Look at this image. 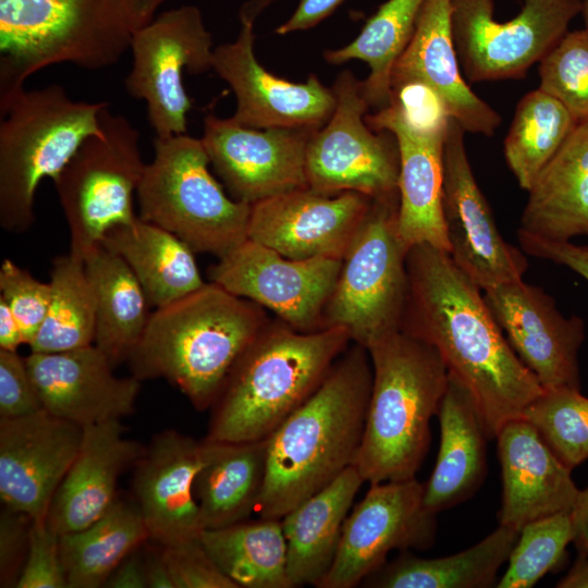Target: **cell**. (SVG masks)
Masks as SVG:
<instances>
[{
  "label": "cell",
  "instance_id": "cell-37",
  "mask_svg": "<svg viewBox=\"0 0 588 588\" xmlns=\"http://www.w3.org/2000/svg\"><path fill=\"white\" fill-rule=\"evenodd\" d=\"M424 1H385L352 42L324 51V59L332 64L357 59L369 65L370 73L362 82V94L369 106L381 109L388 105L393 68L413 36Z\"/></svg>",
  "mask_w": 588,
  "mask_h": 588
},
{
  "label": "cell",
  "instance_id": "cell-26",
  "mask_svg": "<svg viewBox=\"0 0 588 588\" xmlns=\"http://www.w3.org/2000/svg\"><path fill=\"white\" fill-rule=\"evenodd\" d=\"M392 77H415L429 84L465 132L491 136L500 126V114L471 90L461 73L451 28V0L424 1Z\"/></svg>",
  "mask_w": 588,
  "mask_h": 588
},
{
  "label": "cell",
  "instance_id": "cell-16",
  "mask_svg": "<svg viewBox=\"0 0 588 588\" xmlns=\"http://www.w3.org/2000/svg\"><path fill=\"white\" fill-rule=\"evenodd\" d=\"M342 260L290 259L250 238L208 269L211 282L253 301L293 329H323V311L336 282Z\"/></svg>",
  "mask_w": 588,
  "mask_h": 588
},
{
  "label": "cell",
  "instance_id": "cell-51",
  "mask_svg": "<svg viewBox=\"0 0 588 588\" xmlns=\"http://www.w3.org/2000/svg\"><path fill=\"white\" fill-rule=\"evenodd\" d=\"M105 587L145 588L147 587L144 560L136 551L125 558L113 571Z\"/></svg>",
  "mask_w": 588,
  "mask_h": 588
},
{
  "label": "cell",
  "instance_id": "cell-4",
  "mask_svg": "<svg viewBox=\"0 0 588 588\" xmlns=\"http://www.w3.org/2000/svg\"><path fill=\"white\" fill-rule=\"evenodd\" d=\"M352 343L343 328L301 332L270 318L231 368L211 406L207 439L269 438L319 388Z\"/></svg>",
  "mask_w": 588,
  "mask_h": 588
},
{
  "label": "cell",
  "instance_id": "cell-41",
  "mask_svg": "<svg viewBox=\"0 0 588 588\" xmlns=\"http://www.w3.org/2000/svg\"><path fill=\"white\" fill-rule=\"evenodd\" d=\"M569 513H559L524 526L507 560L498 588H530L563 560L573 542Z\"/></svg>",
  "mask_w": 588,
  "mask_h": 588
},
{
  "label": "cell",
  "instance_id": "cell-35",
  "mask_svg": "<svg viewBox=\"0 0 588 588\" xmlns=\"http://www.w3.org/2000/svg\"><path fill=\"white\" fill-rule=\"evenodd\" d=\"M148 539L137 503L118 497L89 526L60 535L68 588L105 587L119 564Z\"/></svg>",
  "mask_w": 588,
  "mask_h": 588
},
{
  "label": "cell",
  "instance_id": "cell-21",
  "mask_svg": "<svg viewBox=\"0 0 588 588\" xmlns=\"http://www.w3.org/2000/svg\"><path fill=\"white\" fill-rule=\"evenodd\" d=\"M82 438V426L46 409L0 418V499L4 506L33 520H46Z\"/></svg>",
  "mask_w": 588,
  "mask_h": 588
},
{
  "label": "cell",
  "instance_id": "cell-32",
  "mask_svg": "<svg viewBox=\"0 0 588 588\" xmlns=\"http://www.w3.org/2000/svg\"><path fill=\"white\" fill-rule=\"evenodd\" d=\"M83 260L95 297L94 344L115 368L127 362L138 345L151 306L133 271L118 254L99 243Z\"/></svg>",
  "mask_w": 588,
  "mask_h": 588
},
{
  "label": "cell",
  "instance_id": "cell-1",
  "mask_svg": "<svg viewBox=\"0 0 588 588\" xmlns=\"http://www.w3.org/2000/svg\"><path fill=\"white\" fill-rule=\"evenodd\" d=\"M408 294L401 329L432 345L471 395L488 437L520 418L542 392L486 303L482 290L430 244L406 256Z\"/></svg>",
  "mask_w": 588,
  "mask_h": 588
},
{
  "label": "cell",
  "instance_id": "cell-28",
  "mask_svg": "<svg viewBox=\"0 0 588 588\" xmlns=\"http://www.w3.org/2000/svg\"><path fill=\"white\" fill-rule=\"evenodd\" d=\"M365 121L376 132H390L397 143V230L402 242L408 249L426 243L449 253L442 211L445 138L417 136L397 122L376 114L366 115Z\"/></svg>",
  "mask_w": 588,
  "mask_h": 588
},
{
  "label": "cell",
  "instance_id": "cell-8",
  "mask_svg": "<svg viewBox=\"0 0 588 588\" xmlns=\"http://www.w3.org/2000/svg\"><path fill=\"white\" fill-rule=\"evenodd\" d=\"M154 148L136 189L140 219L218 258L248 238L250 205L224 193L200 138L156 136Z\"/></svg>",
  "mask_w": 588,
  "mask_h": 588
},
{
  "label": "cell",
  "instance_id": "cell-31",
  "mask_svg": "<svg viewBox=\"0 0 588 588\" xmlns=\"http://www.w3.org/2000/svg\"><path fill=\"white\" fill-rule=\"evenodd\" d=\"M100 243L124 259L155 309L205 284L195 252L173 233L139 217L110 229Z\"/></svg>",
  "mask_w": 588,
  "mask_h": 588
},
{
  "label": "cell",
  "instance_id": "cell-22",
  "mask_svg": "<svg viewBox=\"0 0 588 588\" xmlns=\"http://www.w3.org/2000/svg\"><path fill=\"white\" fill-rule=\"evenodd\" d=\"M216 441L176 430L156 434L134 465L132 488L149 539L161 547L200 538L204 527L193 485Z\"/></svg>",
  "mask_w": 588,
  "mask_h": 588
},
{
  "label": "cell",
  "instance_id": "cell-50",
  "mask_svg": "<svg viewBox=\"0 0 588 588\" xmlns=\"http://www.w3.org/2000/svg\"><path fill=\"white\" fill-rule=\"evenodd\" d=\"M344 0H301L291 17L275 28V34L305 30L329 16Z\"/></svg>",
  "mask_w": 588,
  "mask_h": 588
},
{
  "label": "cell",
  "instance_id": "cell-14",
  "mask_svg": "<svg viewBox=\"0 0 588 588\" xmlns=\"http://www.w3.org/2000/svg\"><path fill=\"white\" fill-rule=\"evenodd\" d=\"M437 515L424 505L416 478L370 485L343 524L335 559L318 588H353L378 571L393 550H426Z\"/></svg>",
  "mask_w": 588,
  "mask_h": 588
},
{
  "label": "cell",
  "instance_id": "cell-18",
  "mask_svg": "<svg viewBox=\"0 0 588 588\" xmlns=\"http://www.w3.org/2000/svg\"><path fill=\"white\" fill-rule=\"evenodd\" d=\"M310 128H253L232 118L208 114L201 143L210 163L235 200L253 205L306 187Z\"/></svg>",
  "mask_w": 588,
  "mask_h": 588
},
{
  "label": "cell",
  "instance_id": "cell-33",
  "mask_svg": "<svg viewBox=\"0 0 588 588\" xmlns=\"http://www.w3.org/2000/svg\"><path fill=\"white\" fill-rule=\"evenodd\" d=\"M268 439L216 441L193 485L204 529L233 525L256 513L267 474Z\"/></svg>",
  "mask_w": 588,
  "mask_h": 588
},
{
  "label": "cell",
  "instance_id": "cell-47",
  "mask_svg": "<svg viewBox=\"0 0 588 588\" xmlns=\"http://www.w3.org/2000/svg\"><path fill=\"white\" fill-rule=\"evenodd\" d=\"M44 409L26 359L17 351L0 348V418H15Z\"/></svg>",
  "mask_w": 588,
  "mask_h": 588
},
{
  "label": "cell",
  "instance_id": "cell-9",
  "mask_svg": "<svg viewBox=\"0 0 588 588\" xmlns=\"http://www.w3.org/2000/svg\"><path fill=\"white\" fill-rule=\"evenodd\" d=\"M397 212L399 194L372 199L323 311V329L343 328L366 348L401 329L405 311L408 248L399 234Z\"/></svg>",
  "mask_w": 588,
  "mask_h": 588
},
{
  "label": "cell",
  "instance_id": "cell-11",
  "mask_svg": "<svg viewBox=\"0 0 588 588\" xmlns=\"http://www.w3.org/2000/svg\"><path fill=\"white\" fill-rule=\"evenodd\" d=\"M332 90L334 111L307 143V186L323 194L357 192L372 199L397 195V143L390 132H376L366 123L370 106L362 82L343 71Z\"/></svg>",
  "mask_w": 588,
  "mask_h": 588
},
{
  "label": "cell",
  "instance_id": "cell-19",
  "mask_svg": "<svg viewBox=\"0 0 588 588\" xmlns=\"http://www.w3.org/2000/svg\"><path fill=\"white\" fill-rule=\"evenodd\" d=\"M482 292L509 343L542 389L579 390L584 320L565 317L549 294L523 279Z\"/></svg>",
  "mask_w": 588,
  "mask_h": 588
},
{
  "label": "cell",
  "instance_id": "cell-15",
  "mask_svg": "<svg viewBox=\"0 0 588 588\" xmlns=\"http://www.w3.org/2000/svg\"><path fill=\"white\" fill-rule=\"evenodd\" d=\"M273 0H249L240 9L241 28L233 42L213 49L212 70L236 97L231 117L253 128L292 127L317 130L332 115L335 97L311 74L293 83L271 74L254 53V23Z\"/></svg>",
  "mask_w": 588,
  "mask_h": 588
},
{
  "label": "cell",
  "instance_id": "cell-27",
  "mask_svg": "<svg viewBox=\"0 0 588 588\" xmlns=\"http://www.w3.org/2000/svg\"><path fill=\"white\" fill-rule=\"evenodd\" d=\"M437 416L439 452L424 485V505L436 515L464 502L479 489L487 473L489 438L471 395L451 375Z\"/></svg>",
  "mask_w": 588,
  "mask_h": 588
},
{
  "label": "cell",
  "instance_id": "cell-45",
  "mask_svg": "<svg viewBox=\"0 0 588 588\" xmlns=\"http://www.w3.org/2000/svg\"><path fill=\"white\" fill-rule=\"evenodd\" d=\"M161 548L174 588H238L213 562L200 538Z\"/></svg>",
  "mask_w": 588,
  "mask_h": 588
},
{
  "label": "cell",
  "instance_id": "cell-44",
  "mask_svg": "<svg viewBox=\"0 0 588 588\" xmlns=\"http://www.w3.org/2000/svg\"><path fill=\"white\" fill-rule=\"evenodd\" d=\"M50 283L41 282L30 272L4 259L0 267V298L16 318L29 345L37 335L50 302Z\"/></svg>",
  "mask_w": 588,
  "mask_h": 588
},
{
  "label": "cell",
  "instance_id": "cell-7",
  "mask_svg": "<svg viewBox=\"0 0 588 588\" xmlns=\"http://www.w3.org/2000/svg\"><path fill=\"white\" fill-rule=\"evenodd\" d=\"M108 102L72 100L62 86L25 88L0 105V225L24 233L35 221V192L59 175L81 144L100 133Z\"/></svg>",
  "mask_w": 588,
  "mask_h": 588
},
{
  "label": "cell",
  "instance_id": "cell-46",
  "mask_svg": "<svg viewBox=\"0 0 588 588\" xmlns=\"http://www.w3.org/2000/svg\"><path fill=\"white\" fill-rule=\"evenodd\" d=\"M59 540L60 535L46 520H33L28 553L16 588H68Z\"/></svg>",
  "mask_w": 588,
  "mask_h": 588
},
{
  "label": "cell",
  "instance_id": "cell-6",
  "mask_svg": "<svg viewBox=\"0 0 588 588\" xmlns=\"http://www.w3.org/2000/svg\"><path fill=\"white\" fill-rule=\"evenodd\" d=\"M367 350L372 385L353 465L370 485L415 478L429 449L430 420L444 395L448 369L432 345L402 329Z\"/></svg>",
  "mask_w": 588,
  "mask_h": 588
},
{
  "label": "cell",
  "instance_id": "cell-5",
  "mask_svg": "<svg viewBox=\"0 0 588 588\" xmlns=\"http://www.w3.org/2000/svg\"><path fill=\"white\" fill-rule=\"evenodd\" d=\"M166 1L0 0V105L46 66L113 65Z\"/></svg>",
  "mask_w": 588,
  "mask_h": 588
},
{
  "label": "cell",
  "instance_id": "cell-10",
  "mask_svg": "<svg viewBox=\"0 0 588 588\" xmlns=\"http://www.w3.org/2000/svg\"><path fill=\"white\" fill-rule=\"evenodd\" d=\"M108 107L98 114L100 133L88 136L53 180L70 229V254L81 259L110 229L138 217L133 196L146 166L139 132Z\"/></svg>",
  "mask_w": 588,
  "mask_h": 588
},
{
  "label": "cell",
  "instance_id": "cell-25",
  "mask_svg": "<svg viewBox=\"0 0 588 588\" xmlns=\"http://www.w3.org/2000/svg\"><path fill=\"white\" fill-rule=\"evenodd\" d=\"M120 419L83 427L79 450L50 504L46 523L58 535L81 530L103 515L118 498L119 477L145 451L125 438Z\"/></svg>",
  "mask_w": 588,
  "mask_h": 588
},
{
  "label": "cell",
  "instance_id": "cell-2",
  "mask_svg": "<svg viewBox=\"0 0 588 588\" xmlns=\"http://www.w3.org/2000/svg\"><path fill=\"white\" fill-rule=\"evenodd\" d=\"M371 385L369 352L352 342L313 395L269 437L259 517L281 519L354 464Z\"/></svg>",
  "mask_w": 588,
  "mask_h": 588
},
{
  "label": "cell",
  "instance_id": "cell-17",
  "mask_svg": "<svg viewBox=\"0 0 588 588\" xmlns=\"http://www.w3.org/2000/svg\"><path fill=\"white\" fill-rule=\"evenodd\" d=\"M465 133L452 119L443 146L442 211L450 257L483 291L523 279L528 262L498 229L474 176Z\"/></svg>",
  "mask_w": 588,
  "mask_h": 588
},
{
  "label": "cell",
  "instance_id": "cell-36",
  "mask_svg": "<svg viewBox=\"0 0 588 588\" xmlns=\"http://www.w3.org/2000/svg\"><path fill=\"white\" fill-rule=\"evenodd\" d=\"M200 540L213 562L238 588L293 587L281 519L260 517L204 529Z\"/></svg>",
  "mask_w": 588,
  "mask_h": 588
},
{
  "label": "cell",
  "instance_id": "cell-39",
  "mask_svg": "<svg viewBox=\"0 0 588 588\" xmlns=\"http://www.w3.org/2000/svg\"><path fill=\"white\" fill-rule=\"evenodd\" d=\"M576 125L566 108L539 87L519 100L504 139V157L523 189L530 188Z\"/></svg>",
  "mask_w": 588,
  "mask_h": 588
},
{
  "label": "cell",
  "instance_id": "cell-3",
  "mask_svg": "<svg viewBox=\"0 0 588 588\" xmlns=\"http://www.w3.org/2000/svg\"><path fill=\"white\" fill-rule=\"evenodd\" d=\"M268 311L215 282L151 313L128 358L132 376L163 378L197 411L211 408L237 358L268 323Z\"/></svg>",
  "mask_w": 588,
  "mask_h": 588
},
{
  "label": "cell",
  "instance_id": "cell-23",
  "mask_svg": "<svg viewBox=\"0 0 588 588\" xmlns=\"http://www.w3.org/2000/svg\"><path fill=\"white\" fill-rule=\"evenodd\" d=\"M27 368L48 413L82 427L121 419L135 411L140 381L117 377L95 345L54 353L30 352Z\"/></svg>",
  "mask_w": 588,
  "mask_h": 588
},
{
  "label": "cell",
  "instance_id": "cell-56",
  "mask_svg": "<svg viewBox=\"0 0 588 588\" xmlns=\"http://www.w3.org/2000/svg\"><path fill=\"white\" fill-rule=\"evenodd\" d=\"M580 15L583 16L585 28L588 29V0H583V11Z\"/></svg>",
  "mask_w": 588,
  "mask_h": 588
},
{
  "label": "cell",
  "instance_id": "cell-38",
  "mask_svg": "<svg viewBox=\"0 0 588 588\" xmlns=\"http://www.w3.org/2000/svg\"><path fill=\"white\" fill-rule=\"evenodd\" d=\"M50 302L30 352L54 353L94 344L96 308L84 260L72 254L52 261Z\"/></svg>",
  "mask_w": 588,
  "mask_h": 588
},
{
  "label": "cell",
  "instance_id": "cell-49",
  "mask_svg": "<svg viewBox=\"0 0 588 588\" xmlns=\"http://www.w3.org/2000/svg\"><path fill=\"white\" fill-rule=\"evenodd\" d=\"M518 240L525 254L565 266L588 281V245L550 241L519 231Z\"/></svg>",
  "mask_w": 588,
  "mask_h": 588
},
{
  "label": "cell",
  "instance_id": "cell-40",
  "mask_svg": "<svg viewBox=\"0 0 588 588\" xmlns=\"http://www.w3.org/2000/svg\"><path fill=\"white\" fill-rule=\"evenodd\" d=\"M522 417L571 469L588 458V397L579 390H543Z\"/></svg>",
  "mask_w": 588,
  "mask_h": 588
},
{
  "label": "cell",
  "instance_id": "cell-24",
  "mask_svg": "<svg viewBox=\"0 0 588 588\" xmlns=\"http://www.w3.org/2000/svg\"><path fill=\"white\" fill-rule=\"evenodd\" d=\"M495 439L502 473L499 525L520 531L540 518L572 513L579 494L572 469L534 425L523 417L510 420Z\"/></svg>",
  "mask_w": 588,
  "mask_h": 588
},
{
  "label": "cell",
  "instance_id": "cell-43",
  "mask_svg": "<svg viewBox=\"0 0 588 588\" xmlns=\"http://www.w3.org/2000/svg\"><path fill=\"white\" fill-rule=\"evenodd\" d=\"M426 138H445L452 117L443 98L426 82L392 77L388 105L375 113Z\"/></svg>",
  "mask_w": 588,
  "mask_h": 588
},
{
  "label": "cell",
  "instance_id": "cell-20",
  "mask_svg": "<svg viewBox=\"0 0 588 588\" xmlns=\"http://www.w3.org/2000/svg\"><path fill=\"white\" fill-rule=\"evenodd\" d=\"M372 198L357 192L323 194L308 186L250 205L248 238L282 256L343 259Z\"/></svg>",
  "mask_w": 588,
  "mask_h": 588
},
{
  "label": "cell",
  "instance_id": "cell-30",
  "mask_svg": "<svg viewBox=\"0 0 588 588\" xmlns=\"http://www.w3.org/2000/svg\"><path fill=\"white\" fill-rule=\"evenodd\" d=\"M363 482L352 465L281 518L287 575L293 587H317L327 575L338 552L343 524Z\"/></svg>",
  "mask_w": 588,
  "mask_h": 588
},
{
  "label": "cell",
  "instance_id": "cell-52",
  "mask_svg": "<svg viewBox=\"0 0 588 588\" xmlns=\"http://www.w3.org/2000/svg\"><path fill=\"white\" fill-rule=\"evenodd\" d=\"M571 517L574 532L573 543L579 555L588 556V487L579 490Z\"/></svg>",
  "mask_w": 588,
  "mask_h": 588
},
{
  "label": "cell",
  "instance_id": "cell-12",
  "mask_svg": "<svg viewBox=\"0 0 588 588\" xmlns=\"http://www.w3.org/2000/svg\"><path fill=\"white\" fill-rule=\"evenodd\" d=\"M583 0H524L516 16L493 19L492 0H451V28L470 82L520 78L568 32Z\"/></svg>",
  "mask_w": 588,
  "mask_h": 588
},
{
  "label": "cell",
  "instance_id": "cell-53",
  "mask_svg": "<svg viewBox=\"0 0 588 588\" xmlns=\"http://www.w3.org/2000/svg\"><path fill=\"white\" fill-rule=\"evenodd\" d=\"M25 344L21 327L9 306L0 298V348L17 351Z\"/></svg>",
  "mask_w": 588,
  "mask_h": 588
},
{
  "label": "cell",
  "instance_id": "cell-54",
  "mask_svg": "<svg viewBox=\"0 0 588 588\" xmlns=\"http://www.w3.org/2000/svg\"><path fill=\"white\" fill-rule=\"evenodd\" d=\"M147 587L174 588L169 568L162 556V552H151L144 561Z\"/></svg>",
  "mask_w": 588,
  "mask_h": 588
},
{
  "label": "cell",
  "instance_id": "cell-42",
  "mask_svg": "<svg viewBox=\"0 0 588 588\" xmlns=\"http://www.w3.org/2000/svg\"><path fill=\"white\" fill-rule=\"evenodd\" d=\"M539 88L559 100L577 124L588 121V29L567 32L539 62Z\"/></svg>",
  "mask_w": 588,
  "mask_h": 588
},
{
  "label": "cell",
  "instance_id": "cell-29",
  "mask_svg": "<svg viewBox=\"0 0 588 588\" xmlns=\"http://www.w3.org/2000/svg\"><path fill=\"white\" fill-rule=\"evenodd\" d=\"M527 192L519 232L556 242L588 236V121L576 125Z\"/></svg>",
  "mask_w": 588,
  "mask_h": 588
},
{
  "label": "cell",
  "instance_id": "cell-34",
  "mask_svg": "<svg viewBox=\"0 0 588 588\" xmlns=\"http://www.w3.org/2000/svg\"><path fill=\"white\" fill-rule=\"evenodd\" d=\"M519 531L499 525L475 546L453 555L425 559L403 551L362 586L380 588H486L495 584Z\"/></svg>",
  "mask_w": 588,
  "mask_h": 588
},
{
  "label": "cell",
  "instance_id": "cell-55",
  "mask_svg": "<svg viewBox=\"0 0 588 588\" xmlns=\"http://www.w3.org/2000/svg\"><path fill=\"white\" fill-rule=\"evenodd\" d=\"M558 588H588V556L578 555L568 573L556 584Z\"/></svg>",
  "mask_w": 588,
  "mask_h": 588
},
{
  "label": "cell",
  "instance_id": "cell-13",
  "mask_svg": "<svg viewBox=\"0 0 588 588\" xmlns=\"http://www.w3.org/2000/svg\"><path fill=\"white\" fill-rule=\"evenodd\" d=\"M132 69L126 91L147 103L148 120L157 137L185 134L191 100L182 74L212 69V38L201 12L182 5L160 13L139 29L131 45Z\"/></svg>",
  "mask_w": 588,
  "mask_h": 588
},
{
  "label": "cell",
  "instance_id": "cell-48",
  "mask_svg": "<svg viewBox=\"0 0 588 588\" xmlns=\"http://www.w3.org/2000/svg\"><path fill=\"white\" fill-rule=\"evenodd\" d=\"M33 519L4 506L0 515V586L16 587L29 547Z\"/></svg>",
  "mask_w": 588,
  "mask_h": 588
}]
</instances>
